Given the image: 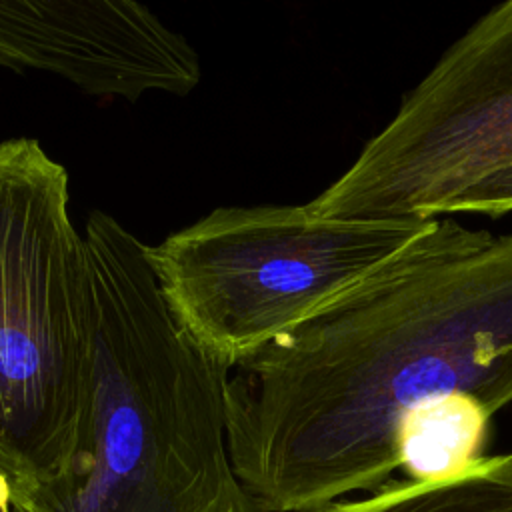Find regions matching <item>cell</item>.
Segmentation results:
<instances>
[{
    "label": "cell",
    "mask_w": 512,
    "mask_h": 512,
    "mask_svg": "<svg viewBox=\"0 0 512 512\" xmlns=\"http://www.w3.org/2000/svg\"><path fill=\"white\" fill-rule=\"evenodd\" d=\"M466 392L512 402V234L434 218L308 322L228 370L232 468L260 512L374 492L404 418Z\"/></svg>",
    "instance_id": "cell-1"
},
{
    "label": "cell",
    "mask_w": 512,
    "mask_h": 512,
    "mask_svg": "<svg viewBox=\"0 0 512 512\" xmlns=\"http://www.w3.org/2000/svg\"><path fill=\"white\" fill-rule=\"evenodd\" d=\"M94 288L90 440L10 512H260L226 432L228 370L178 328L148 244L110 214L84 226Z\"/></svg>",
    "instance_id": "cell-2"
},
{
    "label": "cell",
    "mask_w": 512,
    "mask_h": 512,
    "mask_svg": "<svg viewBox=\"0 0 512 512\" xmlns=\"http://www.w3.org/2000/svg\"><path fill=\"white\" fill-rule=\"evenodd\" d=\"M92 392V268L68 172L38 140L0 142V502L78 462Z\"/></svg>",
    "instance_id": "cell-3"
},
{
    "label": "cell",
    "mask_w": 512,
    "mask_h": 512,
    "mask_svg": "<svg viewBox=\"0 0 512 512\" xmlns=\"http://www.w3.org/2000/svg\"><path fill=\"white\" fill-rule=\"evenodd\" d=\"M432 220H334L306 204L216 208L150 246L148 260L178 328L230 370L308 322Z\"/></svg>",
    "instance_id": "cell-4"
},
{
    "label": "cell",
    "mask_w": 512,
    "mask_h": 512,
    "mask_svg": "<svg viewBox=\"0 0 512 512\" xmlns=\"http://www.w3.org/2000/svg\"><path fill=\"white\" fill-rule=\"evenodd\" d=\"M512 164V0L480 16L306 206L334 220L440 218Z\"/></svg>",
    "instance_id": "cell-5"
},
{
    "label": "cell",
    "mask_w": 512,
    "mask_h": 512,
    "mask_svg": "<svg viewBox=\"0 0 512 512\" xmlns=\"http://www.w3.org/2000/svg\"><path fill=\"white\" fill-rule=\"evenodd\" d=\"M0 66L58 74L92 96L188 94L200 60L150 8L126 0H2Z\"/></svg>",
    "instance_id": "cell-6"
},
{
    "label": "cell",
    "mask_w": 512,
    "mask_h": 512,
    "mask_svg": "<svg viewBox=\"0 0 512 512\" xmlns=\"http://www.w3.org/2000/svg\"><path fill=\"white\" fill-rule=\"evenodd\" d=\"M490 418L488 408L466 392L422 402L400 426V468L416 482L440 480L468 468L484 456Z\"/></svg>",
    "instance_id": "cell-7"
},
{
    "label": "cell",
    "mask_w": 512,
    "mask_h": 512,
    "mask_svg": "<svg viewBox=\"0 0 512 512\" xmlns=\"http://www.w3.org/2000/svg\"><path fill=\"white\" fill-rule=\"evenodd\" d=\"M298 512H512V452L482 456L440 480H388L366 496Z\"/></svg>",
    "instance_id": "cell-8"
},
{
    "label": "cell",
    "mask_w": 512,
    "mask_h": 512,
    "mask_svg": "<svg viewBox=\"0 0 512 512\" xmlns=\"http://www.w3.org/2000/svg\"><path fill=\"white\" fill-rule=\"evenodd\" d=\"M512 212V164L472 184L446 204L444 214H484L502 216Z\"/></svg>",
    "instance_id": "cell-9"
}]
</instances>
